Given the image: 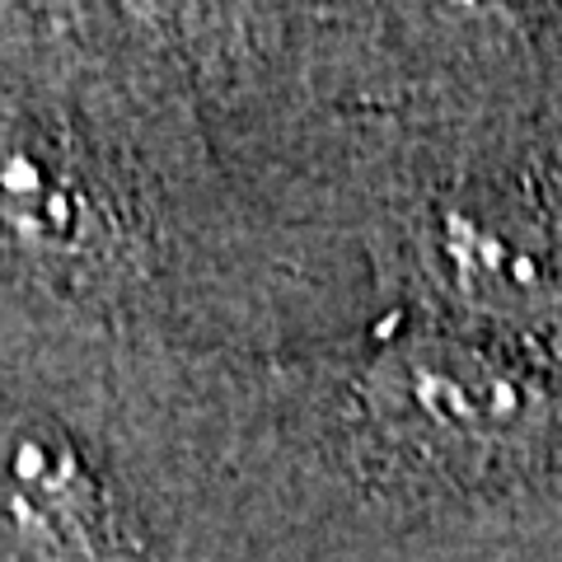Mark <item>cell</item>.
<instances>
[{
    "label": "cell",
    "mask_w": 562,
    "mask_h": 562,
    "mask_svg": "<svg viewBox=\"0 0 562 562\" xmlns=\"http://www.w3.org/2000/svg\"><path fill=\"white\" fill-rule=\"evenodd\" d=\"M0 262L90 310L136 301L155 277L146 188L61 103H0Z\"/></svg>",
    "instance_id": "obj_3"
},
{
    "label": "cell",
    "mask_w": 562,
    "mask_h": 562,
    "mask_svg": "<svg viewBox=\"0 0 562 562\" xmlns=\"http://www.w3.org/2000/svg\"><path fill=\"white\" fill-rule=\"evenodd\" d=\"M0 562H150L122 483L43 408H0Z\"/></svg>",
    "instance_id": "obj_4"
},
{
    "label": "cell",
    "mask_w": 562,
    "mask_h": 562,
    "mask_svg": "<svg viewBox=\"0 0 562 562\" xmlns=\"http://www.w3.org/2000/svg\"><path fill=\"white\" fill-rule=\"evenodd\" d=\"M371 258L394 310L562 384V150L464 140L408 155Z\"/></svg>",
    "instance_id": "obj_2"
},
{
    "label": "cell",
    "mask_w": 562,
    "mask_h": 562,
    "mask_svg": "<svg viewBox=\"0 0 562 562\" xmlns=\"http://www.w3.org/2000/svg\"><path fill=\"white\" fill-rule=\"evenodd\" d=\"M295 422L361 502L487 520L562 502V384L408 310L286 371Z\"/></svg>",
    "instance_id": "obj_1"
}]
</instances>
